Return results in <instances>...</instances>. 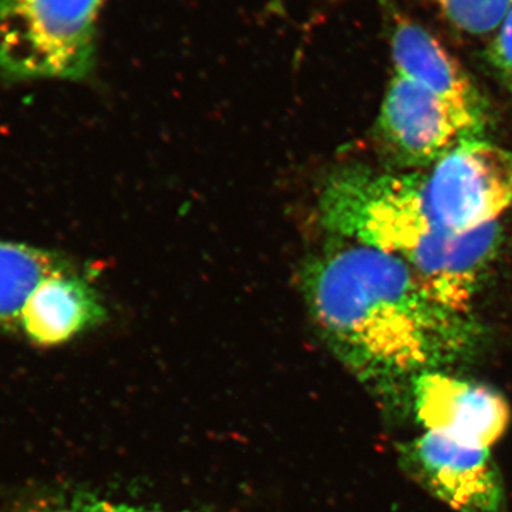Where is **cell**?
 <instances>
[{
    "instance_id": "6da1fadb",
    "label": "cell",
    "mask_w": 512,
    "mask_h": 512,
    "mask_svg": "<svg viewBox=\"0 0 512 512\" xmlns=\"http://www.w3.org/2000/svg\"><path fill=\"white\" fill-rule=\"evenodd\" d=\"M301 289L330 350L386 402H407L414 377L467 362L484 340L473 312L446 305L409 266L363 245L313 256Z\"/></svg>"
},
{
    "instance_id": "7a4b0ae2",
    "label": "cell",
    "mask_w": 512,
    "mask_h": 512,
    "mask_svg": "<svg viewBox=\"0 0 512 512\" xmlns=\"http://www.w3.org/2000/svg\"><path fill=\"white\" fill-rule=\"evenodd\" d=\"M319 220L330 234L399 259L434 296L473 312L504 242L500 222L454 234L437 221L426 175L350 165L329 175L319 195Z\"/></svg>"
},
{
    "instance_id": "3957f363",
    "label": "cell",
    "mask_w": 512,
    "mask_h": 512,
    "mask_svg": "<svg viewBox=\"0 0 512 512\" xmlns=\"http://www.w3.org/2000/svg\"><path fill=\"white\" fill-rule=\"evenodd\" d=\"M106 0H0V79L92 76Z\"/></svg>"
},
{
    "instance_id": "277c9868",
    "label": "cell",
    "mask_w": 512,
    "mask_h": 512,
    "mask_svg": "<svg viewBox=\"0 0 512 512\" xmlns=\"http://www.w3.org/2000/svg\"><path fill=\"white\" fill-rule=\"evenodd\" d=\"M426 191L437 221L454 234L500 222L512 207V150L464 141L433 165Z\"/></svg>"
},
{
    "instance_id": "5b68a950",
    "label": "cell",
    "mask_w": 512,
    "mask_h": 512,
    "mask_svg": "<svg viewBox=\"0 0 512 512\" xmlns=\"http://www.w3.org/2000/svg\"><path fill=\"white\" fill-rule=\"evenodd\" d=\"M488 117L478 116L423 86L393 73L377 134L387 153L403 167H433L461 143L483 136Z\"/></svg>"
},
{
    "instance_id": "8992f818",
    "label": "cell",
    "mask_w": 512,
    "mask_h": 512,
    "mask_svg": "<svg viewBox=\"0 0 512 512\" xmlns=\"http://www.w3.org/2000/svg\"><path fill=\"white\" fill-rule=\"evenodd\" d=\"M404 473L456 512H507L500 468L487 447L424 434L397 447Z\"/></svg>"
},
{
    "instance_id": "52a82bcc",
    "label": "cell",
    "mask_w": 512,
    "mask_h": 512,
    "mask_svg": "<svg viewBox=\"0 0 512 512\" xmlns=\"http://www.w3.org/2000/svg\"><path fill=\"white\" fill-rule=\"evenodd\" d=\"M407 403L424 431L478 447L497 443L511 421L510 404L497 390L446 370L414 377Z\"/></svg>"
},
{
    "instance_id": "ba28073f",
    "label": "cell",
    "mask_w": 512,
    "mask_h": 512,
    "mask_svg": "<svg viewBox=\"0 0 512 512\" xmlns=\"http://www.w3.org/2000/svg\"><path fill=\"white\" fill-rule=\"evenodd\" d=\"M106 309L99 293L76 266L49 276L30 295L18 333L33 345L52 348L99 325Z\"/></svg>"
},
{
    "instance_id": "9c48e42d",
    "label": "cell",
    "mask_w": 512,
    "mask_h": 512,
    "mask_svg": "<svg viewBox=\"0 0 512 512\" xmlns=\"http://www.w3.org/2000/svg\"><path fill=\"white\" fill-rule=\"evenodd\" d=\"M390 49L394 73L458 107L488 117L487 101L476 83L429 30L413 20L397 18Z\"/></svg>"
},
{
    "instance_id": "30bf717a",
    "label": "cell",
    "mask_w": 512,
    "mask_h": 512,
    "mask_svg": "<svg viewBox=\"0 0 512 512\" xmlns=\"http://www.w3.org/2000/svg\"><path fill=\"white\" fill-rule=\"evenodd\" d=\"M72 262L49 249L0 239V329L18 332L20 315L37 286Z\"/></svg>"
},
{
    "instance_id": "8fae6325",
    "label": "cell",
    "mask_w": 512,
    "mask_h": 512,
    "mask_svg": "<svg viewBox=\"0 0 512 512\" xmlns=\"http://www.w3.org/2000/svg\"><path fill=\"white\" fill-rule=\"evenodd\" d=\"M448 22L470 36L493 35L511 0H436Z\"/></svg>"
},
{
    "instance_id": "7c38bea8",
    "label": "cell",
    "mask_w": 512,
    "mask_h": 512,
    "mask_svg": "<svg viewBox=\"0 0 512 512\" xmlns=\"http://www.w3.org/2000/svg\"><path fill=\"white\" fill-rule=\"evenodd\" d=\"M488 50V60L500 77L501 82L512 93V0L493 33Z\"/></svg>"
},
{
    "instance_id": "4fadbf2b",
    "label": "cell",
    "mask_w": 512,
    "mask_h": 512,
    "mask_svg": "<svg viewBox=\"0 0 512 512\" xmlns=\"http://www.w3.org/2000/svg\"><path fill=\"white\" fill-rule=\"evenodd\" d=\"M5 512H170L150 510V508L134 507V505L111 503L106 500L94 498H76L70 501H57V503L29 505V507L13 508ZM191 512V511H175Z\"/></svg>"
}]
</instances>
